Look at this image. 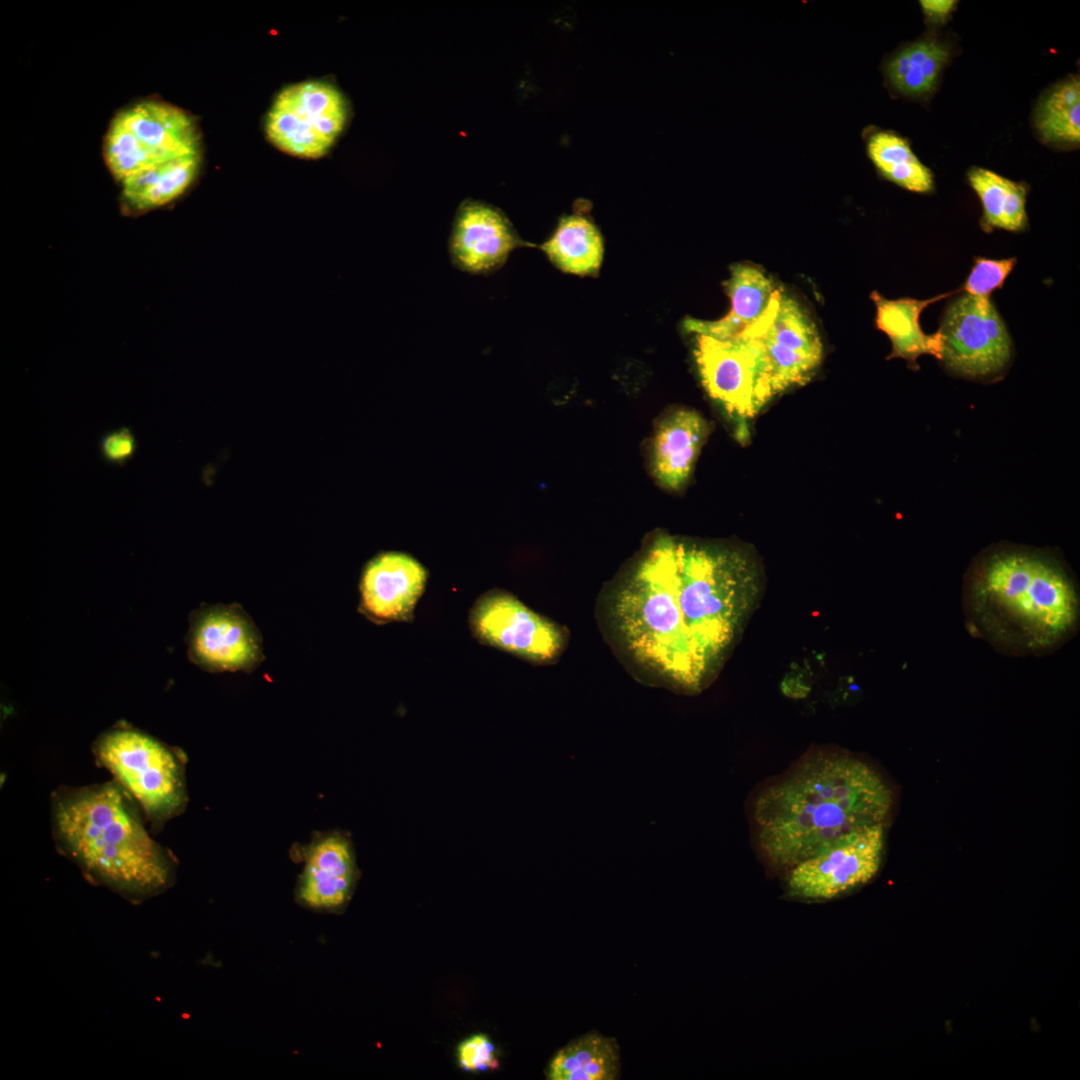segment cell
<instances>
[{
  "instance_id": "7a4b0ae2",
  "label": "cell",
  "mask_w": 1080,
  "mask_h": 1080,
  "mask_svg": "<svg viewBox=\"0 0 1080 1080\" xmlns=\"http://www.w3.org/2000/svg\"><path fill=\"white\" fill-rule=\"evenodd\" d=\"M962 604L969 632L1012 656H1041L1069 641L1080 622L1074 574L1054 552L999 544L965 573Z\"/></svg>"
},
{
  "instance_id": "7c38bea8",
  "label": "cell",
  "mask_w": 1080,
  "mask_h": 1080,
  "mask_svg": "<svg viewBox=\"0 0 1080 1080\" xmlns=\"http://www.w3.org/2000/svg\"><path fill=\"white\" fill-rule=\"evenodd\" d=\"M188 656L209 672L251 670L262 659L260 634L238 605L202 606L190 616Z\"/></svg>"
},
{
  "instance_id": "603a6c76",
  "label": "cell",
  "mask_w": 1080,
  "mask_h": 1080,
  "mask_svg": "<svg viewBox=\"0 0 1080 1080\" xmlns=\"http://www.w3.org/2000/svg\"><path fill=\"white\" fill-rule=\"evenodd\" d=\"M948 57V48L936 40L915 42L889 59L885 73L899 93L921 96L933 91Z\"/></svg>"
},
{
  "instance_id": "5b68a950",
  "label": "cell",
  "mask_w": 1080,
  "mask_h": 1080,
  "mask_svg": "<svg viewBox=\"0 0 1080 1080\" xmlns=\"http://www.w3.org/2000/svg\"><path fill=\"white\" fill-rule=\"evenodd\" d=\"M92 751L98 764L113 775L153 829L185 809V760L179 750L121 722L103 732Z\"/></svg>"
},
{
  "instance_id": "8992f818",
  "label": "cell",
  "mask_w": 1080,
  "mask_h": 1080,
  "mask_svg": "<svg viewBox=\"0 0 1080 1080\" xmlns=\"http://www.w3.org/2000/svg\"><path fill=\"white\" fill-rule=\"evenodd\" d=\"M194 155H201L195 121L184 110L158 100L121 110L104 141L106 165L119 182L147 167Z\"/></svg>"
},
{
  "instance_id": "9a60e30c",
  "label": "cell",
  "mask_w": 1080,
  "mask_h": 1080,
  "mask_svg": "<svg viewBox=\"0 0 1080 1080\" xmlns=\"http://www.w3.org/2000/svg\"><path fill=\"white\" fill-rule=\"evenodd\" d=\"M522 245L526 244L498 210L480 202H468L460 208L455 219L449 252L452 262L460 270L489 274L499 269L509 254Z\"/></svg>"
},
{
  "instance_id": "3957f363",
  "label": "cell",
  "mask_w": 1080,
  "mask_h": 1080,
  "mask_svg": "<svg viewBox=\"0 0 1080 1080\" xmlns=\"http://www.w3.org/2000/svg\"><path fill=\"white\" fill-rule=\"evenodd\" d=\"M754 563L726 548L683 543L658 564L648 603L657 628L688 644L704 685L737 640L761 591Z\"/></svg>"
},
{
  "instance_id": "8fae6325",
  "label": "cell",
  "mask_w": 1080,
  "mask_h": 1080,
  "mask_svg": "<svg viewBox=\"0 0 1080 1080\" xmlns=\"http://www.w3.org/2000/svg\"><path fill=\"white\" fill-rule=\"evenodd\" d=\"M470 625L480 641L536 663L557 659L567 641V633L560 625L499 590L477 600Z\"/></svg>"
},
{
  "instance_id": "4316f807",
  "label": "cell",
  "mask_w": 1080,
  "mask_h": 1080,
  "mask_svg": "<svg viewBox=\"0 0 1080 1080\" xmlns=\"http://www.w3.org/2000/svg\"><path fill=\"white\" fill-rule=\"evenodd\" d=\"M458 1061L460 1067L467 1071L496 1069L499 1065L494 1045L483 1034L469 1037L459 1045Z\"/></svg>"
},
{
  "instance_id": "7402d4cb",
  "label": "cell",
  "mask_w": 1080,
  "mask_h": 1080,
  "mask_svg": "<svg viewBox=\"0 0 1080 1080\" xmlns=\"http://www.w3.org/2000/svg\"><path fill=\"white\" fill-rule=\"evenodd\" d=\"M618 1070L615 1040L590 1033L560 1049L551 1060L547 1076L551 1080H612Z\"/></svg>"
},
{
  "instance_id": "ffe728a7",
  "label": "cell",
  "mask_w": 1080,
  "mask_h": 1080,
  "mask_svg": "<svg viewBox=\"0 0 1080 1080\" xmlns=\"http://www.w3.org/2000/svg\"><path fill=\"white\" fill-rule=\"evenodd\" d=\"M968 180L982 203L983 230L990 232L997 228L1018 232L1027 227L1026 184L977 167L969 171Z\"/></svg>"
},
{
  "instance_id": "6da1fadb",
  "label": "cell",
  "mask_w": 1080,
  "mask_h": 1080,
  "mask_svg": "<svg viewBox=\"0 0 1080 1080\" xmlns=\"http://www.w3.org/2000/svg\"><path fill=\"white\" fill-rule=\"evenodd\" d=\"M892 805L891 788L866 761L814 749L756 794V842L773 867L787 871L851 833L885 824Z\"/></svg>"
},
{
  "instance_id": "9c48e42d",
  "label": "cell",
  "mask_w": 1080,
  "mask_h": 1080,
  "mask_svg": "<svg viewBox=\"0 0 1080 1080\" xmlns=\"http://www.w3.org/2000/svg\"><path fill=\"white\" fill-rule=\"evenodd\" d=\"M938 331L940 361L957 376L995 379L1011 361L1012 341L990 297H959L949 304Z\"/></svg>"
},
{
  "instance_id": "83f0119b",
  "label": "cell",
  "mask_w": 1080,
  "mask_h": 1080,
  "mask_svg": "<svg viewBox=\"0 0 1080 1080\" xmlns=\"http://www.w3.org/2000/svg\"><path fill=\"white\" fill-rule=\"evenodd\" d=\"M137 450L134 433L127 427L107 433L100 441V453L103 459L114 465L123 466L132 459Z\"/></svg>"
},
{
  "instance_id": "d4e9b609",
  "label": "cell",
  "mask_w": 1080,
  "mask_h": 1080,
  "mask_svg": "<svg viewBox=\"0 0 1080 1080\" xmlns=\"http://www.w3.org/2000/svg\"><path fill=\"white\" fill-rule=\"evenodd\" d=\"M1036 128L1046 142L1078 144L1080 141V82L1076 76L1057 84L1039 103Z\"/></svg>"
},
{
  "instance_id": "30bf717a",
  "label": "cell",
  "mask_w": 1080,
  "mask_h": 1080,
  "mask_svg": "<svg viewBox=\"0 0 1080 1080\" xmlns=\"http://www.w3.org/2000/svg\"><path fill=\"white\" fill-rule=\"evenodd\" d=\"M885 848V824L851 833L829 848L786 871L791 898L820 902L847 894L869 883L879 872Z\"/></svg>"
},
{
  "instance_id": "4fadbf2b",
  "label": "cell",
  "mask_w": 1080,
  "mask_h": 1080,
  "mask_svg": "<svg viewBox=\"0 0 1080 1080\" xmlns=\"http://www.w3.org/2000/svg\"><path fill=\"white\" fill-rule=\"evenodd\" d=\"M304 861L296 899L316 911H335L350 899L358 879L352 842L340 831L318 833L300 849Z\"/></svg>"
},
{
  "instance_id": "e0dca14e",
  "label": "cell",
  "mask_w": 1080,
  "mask_h": 1080,
  "mask_svg": "<svg viewBox=\"0 0 1080 1080\" xmlns=\"http://www.w3.org/2000/svg\"><path fill=\"white\" fill-rule=\"evenodd\" d=\"M731 307L727 315L716 321L688 318L687 331L718 340H730L754 324L767 310L775 289L771 279L751 264H735L727 284Z\"/></svg>"
},
{
  "instance_id": "5bb4252c",
  "label": "cell",
  "mask_w": 1080,
  "mask_h": 1080,
  "mask_svg": "<svg viewBox=\"0 0 1080 1080\" xmlns=\"http://www.w3.org/2000/svg\"><path fill=\"white\" fill-rule=\"evenodd\" d=\"M426 580V569L412 556L401 552L381 553L364 569L360 609L377 623L408 621Z\"/></svg>"
},
{
  "instance_id": "cb8c5ba5",
  "label": "cell",
  "mask_w": 1080,
  "mask_h": 1080,
  "mask_svg": "<svg viewBox=\"0 0 1080 1080\" xmlns=\"http://www.w3.org/2000/svg\"><path fill=\"white\" fill-rule=\"evenodd\" d=\"M867 154L877 171L887 180L909 191L927 193L933 189V174L913 153L906 139L893 131L871 133Z\"/></svg>"
},
{
  "instance_id": "484cf974",
  "label": "cell",
  "mask_w": 1080,
  "mask_h": 1080,
  "mask_svg": "<svg viewBox=\"0 0 1080 1080\" xmlns=\"http://www.w3.org/2000/svg\"><path fill=\"white\" fill-rule=\"evenodd\" d=\"M1015 264L1016 258H976L963 290L971 296L990 297L994 290L1003 286Z\"/></svg>"
},
{
  "instance_id": "d6986e66",
  "label": "cell",
  "mask_w": 1080,
  "mask_h": 1080,
  "mask_svg": "<svg viewBox=\"0 0 1080 1080\" xmlns=\"http://www.w3.org/2000/svg\"><path fill=\"white\" fill-rule=\"evenodd\" d=\"M201 155L187 156L142 169L122 182L124 202L137 211L170 203L195 180Z\"/></svg>"
},
{
  "instance_id": "44dd1931",
  "label": "cell",
  "mask_w": 1080,
  "mask_h": 1080,
  "mask_svg": "<svg viewBox=\"0 0 1080 1080\" xmlns=\"http://www.w3.org/2000/svg\"><path fill=\"white\" fill-rule=\"evenodd\" d=\"M540 248L558 269L577 275L594 274L603 258V241L598 228L578 214L563 217L551 238Z\"/></svg>"
},
{
  "instance_id": "52a82bcc",
  "label": "cell",
  "mask_w": 1080,
  "mask_h": 1080,
  "mask_svg": "<svg viewBox=\"0 0 1080 1080\" xmlns=\"http://www.w3.org/2000/svg\"><path fill=\"white\" fill-rule=\"evenodd\" d=\"M346 119V101L334 85L305 81L277 95L267 116L266 134L283 152L316 159L333 146Z\"/></svg>"
},
{
  "instance_id": "ac0fdd59",
  "label": "cell",
  "mask_w": 1080,
  "mask_h": 1080,
  "mask_svg": "<svg viewBox=\"0 0 1080 1080\" xmlns=\"http://www.w3.org/2000/svg\"><path fill=\"white\" fill-rule=\"evenodd\" d=\"M952 293L924 300L908 297L889 300L877 291L871 293L870 298L876 306V327L884 332L892 343V352L888 358L905 359L914 369H918L917 359L923 354L933 355L941 360L942 334L939 331L931 335L925 334L919 318L927 306L949 297Z\"/></svg>"
},
{
  "instance_id": "277c9868",
  "label": "cell",
  "mask_w": 1080,
  "mask_h": 1080,
  "mask_svg": "<svg viewBox=\"0 0 1080 1080\" xmlns=\"http://www.w3.org/2000/svg\"><path fill=\"white\" fill-rule=\"evenodd\" d=\"M137 804L115 781L59 787L51 799L53 840L92 885L139 904L168 890L176 860L155 841Z\"/></svg>"
},
{
  "instance_id": "ba28073f",
  "label": "cell",
  "mask_w": 1080,
  "mask_h": 1080,
  "mask_svg": "<svg viewBox=\"0 0 1080 1080\" xmlns=\"http://www.w3.org/2000/svg\"><path fill=\"white\" fill-rule=\"evenodd\" d=\"M694 355L706 391L735 419L752 418L774 397L760 344L748 332L730 340L697 334Z\"/></svg>"
},
{
  "instance_id": "f1b7e54d",
  "label": "cell",
  "mask_w": 1080,
  "mask_h": 1080,
  "mask_svg": "<svg viewBox=\"0 0 1080 1080\" xmlns=\"http://www.w3.org/2000/svg\"><path fill=\"white\" fill-rule=\"evenodd\" d=\"M954 0H922L920 5L924 14L933 21L941 22L948 18V15L954 10L956 6Z\"/></svg>"
},
{
  "instance_id": "2e32d148",
  "label": "cell",
  "mask_w": 1080,
  "mask_h": 1080,
  "mask_svg": "<svg viewBox=\"0 0 1080 1080\" xmlns=\"http://www.w3.org/2000/svg\"><path fill=\"white\" fill-rule=\"evenodd\" d=\"M708 433V423L693 410H676L659 422L651 464L662 486L676 490L687 482Z\"/></svg>"
}]
</instances>
